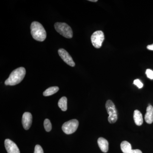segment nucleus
Masks as SVG:
<instances>
[{
    "instance_id": "14",
    "label": "nucleus",
    "mask_w": 153,
    "mask_h": 153,
    "mask_svg": "<svg viewBox=\"0 0 153 153\" xmlns=\"http://www.w3.org/2000/svg\"><path fill=\"white\" fill-rule=\"evenodd\" d=\"M67 98L65 97H63L59 100L58 101V106L63 111H66L67 109Z\"/></svg>"
},
{
    "instance_id": "10",
    "label": "nucleus",
    "mask_w": 153,
    "mask_h": 153,
    "mask_svg": "<svg viewBox=\"0 0 153 153\" xmlns=\"http://www.w3.org/2000/svg\"><path fill=\"white\" fill-rule=\"evenodd\" d=\"M145 120L148 124H152L153 122V107L150 105L147 108Z\"/></svg>"
},
{
    "instance_id": "22",
    "label": "nucleus",
    "mask_w": 153,
    "mask_h": 153,
    "mask_svg": "<svg viewBox=\"0 0 153 153\" xmlns=\"http://www.w3.org/2000/svg\"><path fill=\"white\" fill-rule=\"evenodd\" d=\"M89 1L91 2H97V0H89Z\"/></svg>"
},
{
    "instance_id": "2",
    "label": "nucleus",
    "mask_w": 153,
    "mask_h": 153,
    "mask_svg": "<svg viewBox=\"0 0 153 153\" xmlns=\"http://www.w3.org/2000/svg\"><path fill=\"white\" fill-rule=\"evenodd\" d=\"M31 33L33 38L37 41L42 42L47 38V33L41 23L37 22H32L31 24Z\"/></svg>"
},
{
    "instance_id": "8",
    "label": "nucleus",
    "mask_w": 153,
    "mask_h": 153,
    "mask_svg": "<svg viewBox=\"0 0 153 153\" xmlns=\"http://www.w3.org/2000/svg\"><path fill=\"white\" fill-rule=\"evenodd\" d=\"M4 144L8 153H20L16 144L10 140L8 139L5 140Z\"/></svg>"
},
{
    "instance_id": "3",
    "label": "nucleus",
    "mask_w": 153,
    "mask_h": 153,
    "mask_svg": "<svg viewBox=\"0 0 153 153\" xmlns=\"http://www.w3.org/2000/svg\"><path fill=\"white\" fill-rule=\"evenodd\" d=\"M55 30L63 37L71 38L73 37V31L70 26L65 23L57 22L55 24Z\"/></svg>"
},
{
    "instance_id": "21",
    "label": "nucleus",
    "mask_w": 153,
    "mask_h": 153,
    "mask_svg": "<svg viewBox=\"0 0 153 153\" xmlns=\"http://www.w3.org/2000/svg\"><path fill=\"white\" fill-rule=\"evenodd\" d=\"M147 48L149 50H152V51H153V44L148 45L147 47Z\"/></svg>"
},
{
    "instance_id": "20",
    "label": "nucleus",
    "mask_w": 153,
    "mask_h": 153,
    "mask_svg": "<svg viewBox=\"0 0 153 153\" xmlns=\"http://www.w3.org/2000/svg\"><path fill=\"white\" fill-rule=\"evenodd\" d=\"M129 153H143L139 149H132L131 152Z\"/></svg>"
},
{
    "instance_id": "17",
    "label": "nucleus",
    "mask_w": 153,
    "mask_h": 153,
    "mask_svg": "<svg viewBox=\"0 0 153 153\" xmlns=\"http://www.w3.org/2000/svg\"><path fill=\"white\" fill-rule=\"evenodd\" d=\"M134 84L136 85L139 88H142L143 86V84L142 82H141L140 80L139 79H135L134 81Z\"/></svg>"
},
{
    "instance_id": "16",
    "label": "nucleus",
    "mask_w": 153,
    "mask_h": 153,
    "mask_svg": "<svg viewBox=\"0 0 153 153\" xmlns=\"http://www.w3.org/2000/svg\"><path fill=\"white\" fill-rule=\"evenodd\" d=\"M44 127L45 130L47 132L51 131L52 129V124L50 121L48 119H46L44 121Z\"/></svg>"
},
{
    "instance_id": "18",
    "label": "nucleus",
    "mask_w": 153,
    "mask_h": 153,
    "mask_svg": "<svg viewBox=\"0 0 153 153\" xmlns=\"http://www.w3.org/2000/svg\"><path fill=\"white\" fill-rule=\"evenodd\" d=\"M146 74L148 78L153 79V71L150 69H147L146 71Z\"/></svg>"
},
{
    "instance_id": "1",
    "label": "nucleus",
    "mask_w": 153,
    "mask_h": 153,
    "mask_svg": "<svg viewBox=\"0 0 153 153\" xmlns=\"http://www.w3.org/2000/svg\"><path fill=\"white\" fill-rule=\"evenodd\" d=\"M26 69L21 67L15 69L11 72L8 78L6 79L5 84L7 85H15L22 82L26 75Z\"/></svg>"
},
{
    "instance_id": "5",
    "label": "nucleus",
    "mask_w": 153,
    "mask_h": 153,
    "mask_svg": "<svg viewBox=\"0 0 153 153\" xmlns=\"http://www.w3.org/2000/svg\"><path fill=\"white\" fill-rule=\"evenodd\" d=\"M78 126L79 122L77 120H71L63 124L62 127V130L65 134H70L76 131Z\"/></svg>"
},
{
    "instance_id": "9",
    "label": "nucleus",
    "mask_w": 153,
    "mask_h": 153,
    "mask_svg": "<svg viewBox=\"0 0 153 153\" xmlns=\"http://www.w3.org/2000/svg\"><path fill=\"white\" fill-rule=\"evenodd\" d=\"M33 120V117L30 112H26L22 117V123L23 127L25 130H28L31 127Z\"/></svg>"
},
{
    "instance_id": "15",
    "label": "nucleus",
    "mask_w": 153,
    "mask_h": 153,
    "mask_svg": "<svg viewBox=\"0 0 153 153\" xmlns=\"http://www.w3.org/2000/svg\"><path fill=\"white\" fill-rule=\"evenodd\" d=\"M59 89V88L57 86L49 87L44 91L43 95L44 96H49L53 95L54 94L57 92Z\"/></svg>"
},
{
    "instance_id": "7",
    "label": "nucleus",
    "mask_w": 153,
    "mask_h": 153,
    "mask_svg": "<svg viewBox=\"0 0 153 153\" xmlns=\"http://www.w3.org/2000/svg\"><path fill=\"white\" fill-rule=\"evenodd\" d=\"M58 52L60 57L66 64L71 67L75 66V63L73 59L66 50L64 49H60L58 50Z\"/></svg>"
},
{
    "instance_id": "19",
    "label": "nucleus",
    "mask_w": 153,
    "mask_h": 153,
    "mask_svg": "<svg viewBox=\"0 0 153 153\" xmlns=\"http://www.w3.org/2000/svg\"><path fill=\"white\" fill-rule=\"evenodd\" d=\"M34 153H44V151L43 149L40 145H36L35 148V151Z\"/></svg>"
},
{
    "instance_id": "4",
    "label": "nucleus",
    "mask_w": 153,
    "mask_h": 153,
    "mask_svg": "<svg viewBox=\"0 0 153 153\" xmlns=\"http://www.w3.org/2000/svg\"><path fill=\"white\" fill-rule=\"evenodd\" d=\"M107 112L109 114L108 117V122L110 123H114L117 120V110L116 108L114 103L111 100L107 101L105 104Z\"/></svg>"
},
{
    "instance_id": "6",
    "label": "nucleus",
    "mask_w": 153,
    "mask_h": 153,
    "mask_svg": "<svg viewBox=\"0 0 153 153\" xmlns=\"http://www.w3.org/2000/svg\"><path fill=\"white\" fill-rule=\"evenodd\" d=\"M104 33L102 31H96L91 36V41L92 45L96 48H100L104 41Z\"/></svg>"
},
{
    "instance_id": "11",
    "label": "nucleus",
    "mask_w": 153,
    "mask_h": 153,
    "mask_svg": "<svg viewBox=\"0 0 153 153\" xmlns=\"http://www.w3.org/2000/svg\"><path fill=\"white\" fill-rule=\"evenodd\" d=\"M99 147L103 152L106 153L108 150V143L106 139L100 137L97 140Z\"/></svg>"
},
{
    "instance_id": "13",
    "label": "nucleus",
    "mask_w": 153,
    "mask_h": 153,
    "mask_svg": "<svg viewBox=\"0 0 153 153\" xmlns=\"http://www.w3.org/2000/svg\"><path fill=\"white\" fill-rule=\"evenodd\" d=\"M120 148L123 153H129L132 150L131 145L126 141H124L121 143Z\"/></svg>"
},
{
    "instance_id": "12",
    "label": "nucleus",
    "mask_w": 153,
    "mask_h": 153,
    "mask_svg": "<svg viewBox=\"0 0 153 153\" xmlns=\"http://www.w3.org/2000/svg\"><path fill=\"white\" fill-rule=\"evenodd\" d=\"M134 119L135 123L137 126H141L143 123V118L142 114L138 110L134 111Z\"/></svg>"
}]
</instances>
